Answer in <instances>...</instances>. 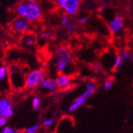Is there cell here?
<instances>
[{
  "mask_svg": "<svg viewBox=\"0 0 133 133\" xmlns=\"http://www.w3.org/2000/svg\"><path fill=\"white\" fill-rule=\"evenodd\" d=\"M81 4V0H56L57 6L69 17L75 16L78 13Z\"/></svg>",
  "mask_w": 133,
  "mask_h": 133,
  "instance_id": "8992f818",
  "label": "cell"
},
{
  "mask_svg": "<svg viewBox=\"0 0 133 133\" xmlns=\"http://www.w3.org/2000/svg\"><path fill=\"white\" fill-rule=\"evenodd\" d=\"M124 59L121 56V54H119L116 56L115 57V60H114V63H113V69H118L119 68H120L123 64H124Z\"/></svg>",
  "mask_w": 133,
  "mask_h": 133,
  "instance_id": "9a60e30c",
  "label": "cell"
},
{
  "mask_svg": "<svg viewBox=\"0 0 133 133\" xmlns=\"http://www.w3.org/2000/svg\"><path fill=\"white\" fill-rule=\"evenodd\" d=\"M38 43V38L34 33L27 32L22 36L21 45L26 49H32Z\"/></svg>",
  "mask_w": 133,
  "mask_h": 133,
  "instance_id": "4fadbf2b",
  "label": "cell"
},
{
  "mask_svg": "<svg viewBox=\"0 0 133 133\" xmlns=\"http://www.w3.org/2000/svg\"><path fill=\"white\" fill-rule=\"evenodd\" d=\"M74 62V55L69 47L65 45L57 46L54 53L53 66L59 74H70Z\"/></svg>",
  "mask_w": 133,
  "mask_h": 133,
  "instance_id": "7a4b0ae2",
  "label": "cell"
},
{
  "mask_svg": "<svg viewBox=\"0 0 133 133\" xmlns=\"http://www.w3.org/2000/svg\"><path fill=\"white\" fill-rule=\"evenodd\" d=\"M112 86H113V81L111 79H108L103 84V90L105 92L108 91L112 88Z\"/></svg>",
  "mask_w": 133,
  "mask_h": 133,
  "instance_id": "44dd1931",
  "label": "cell"
},
{
  "mask_svg": "<svg viewBox=\"0 0 133 133\" xmlns=\"http://www.w3.org/2000/svg\"><path fill=\"white\" fill-rule=\"evenodd\" d=\"M88 21H89V17L86 15H82L78 18V22L81 24V25H85V24L88 22Z\"/></svg>",
  "mask_w": 133,
  "mask_h": 133,
  "instance_id": "cb8c5ba5",
  "label": "cell"
},
{
  "mask_svg": "<svg viewBox=\"0 0 133 133\" xmlns=\"http://www.w3.org/2000/svg\"><path fill=\"white\" fill-rule=\"evenodd\" d=\"M7 119L6 118L3 117V116H0V129L3 128L4 127L6 126L7 124Z\"/></svg>",
  "mask_w": 133,
  "mask_h": 133,
  "instance_id": "d4e9b609",
  "label": "cell"
},
{
  "mask_svg": "<svg viewBox=\"0 0 133 133\" xmlns=\"http://www.w3.org/2000/svg\"><path fill=\"white\" fill-rule=\"evenodd\" d=\"M38 89L40 92L45 94H54L59 90L55 79L50 77H45L39 84Z\"/></svg>",
  "mask_w": 133,
  "mask_h": 133,
  "instance_id": "9c48e42d",
  "label": "cell"
},
{
  "mask_svg": "<svg viewBox=\"0 0 133 133\" xmlns=\"http://www.w3.org/2000/svg\"><path fill=\"white\" fill-rule=\"evenodd\" d=\"M38 41H42V42H46L49 39H50L51 38V34L50 31L48 30H44V31H42L39 35L38 36Z\"/></svg>",
  "mask_w": 133,
  "mask_h": 133,
  "instance_id": "2e32d148",
  "label": "cell"
},
{
  "mask_svg": "<svg viewBox=\"0 0 133 133\" xmlns=\"http://www.w3.org/2000/svg\"><path fill=\"white\" fill-rule=\"evenodd\" d=\"M54 122H55V120H54V119L52 118V117L45 118V119L42 120V124H41V126L43 127V128H48L52 127V126L54 124Z\"/></svg>",
  "mask_w": 133,
  "mask_h": 133,
  "instance_id": "ac0fdd59",
  "label": "cell"
},
{
  "mask_svg": "<svg viewBox=\"0 0 133 133\" xmlns=\"http://www.w3.org/2000/svg\"><path fill=\"white\" fill-rule=\"evenodd\" d=\"M96 91V84L93 81H87L84 85V90L80 94L78 97H77L72 104L68 108V113L72 114L76 112L77 109L83 106L86 103L87 100L89 99L91 96Z\"/></svg>",
  "mask_w": 133,
  "mask_h": 133,
  "instance_id": "277c9868",
  "label": "cell"
},
{
  "mask_svg": "<svg viewBox=\"0 0 133 133\" xmlns=\"http://www.w3.org/2000/svg\"><path fill=\"white\" fill-rule=\"evenodd\" d=\"M11 90L8 66L0 60V96H6Z\"/></svg>",
  "mask_w": 133,
  "mask_h": 133,
  "instance_id": "52a82bcc",
  "label": "cell"
},
{
  "mask_svg": "<svg viewBox=\"0 0 133 133\" xmlns=\"http://www.w3.org/2000/svg\"><path fill=\"white\" fill-rule=\"evenodd\" d=\"M41 124H34L33 125L29 126L26 131L25 133H38L40 128H41Z\"/></svg>",
  "mask_w": 133,
  "mask_h": 133,
  "instance_id": "e0dca14e",
  "label": "cell"
},
{
  "mask_svg": "<svg viewBox=\"0 0 133 133\" xmlns=\"http://www.w3.org/2000/svg\"><path fill=\"white\" fill-rule=\"evenodd\" d=\"M9 78L12 90L19 91L25 89V79L26 72L21 65L11 64L8 66Z\"/></svg>",
  "mask_w": 133,
  "mask_h": 133,
  "instance_id": "3957f363",
  "label": "cell"
},
{
  "mask_svg": "<svg viewBox=\"0 0 133 133\" xmlns=\"http://www.w3.org/2000/svg\"><path fill=\"white\" fill-rule=\"evenodd\" d=\"M42 105V99L40 96H35L32 98V101H31V106H32V108L34 110H38L40 107Z\"/></svg>",
  "mask_w": 133,
  "mask_h": 133,
  "instance_id": "5bb4252c",
  "label": "cell"
},
{
  "mask_svg": "<svg viewBox=\"0 0 133 133\" xmlns=\"http://www.w3.org/2000/svg\"><path fill=\"white\" fill-rule=\"evenodd\" d=\"M0 133H22V132L20 131H18V130L12 128L11 127L6 126L3 128L0 129Z\"/></svg>",
  "mask_w": 133,
  "mask_h": 133,
  "instance_id": "7402d4cb",
  "label": "cell"
},
{
  "mask_svg": "<svg viewBox=\"0 0 133 133\" xmlns=\"http://www.w3.org/2000/svg\"><path fill=\"white\" fill-rule=\"evenodd\" d=\"M15 113L14 105L6 96H0V116L9 119Z\"/></svg>",
  "mask_w": 133,
  "mask_h": 133,
  "instance_id": "30bf717a",
  "label": "cell"
},
{
  "mask_svg": "<svg viewBox=\"0 0 133 133\" xmlns=\"http://www.w3.org/2000/svg\"><path fill=\"white\" fill-rule=\"evenodd\" d=\"M101 69V65L98 64V63L94 64V65H92V70H93L94 72H99Z\"/></svg>",
  "mask_w": 133,
  "mask_h": 133,
  "instance_id": "484cf974",
  "label": "cell"
},
{
  "mask_svg": "<svg viewBox=\"0 0 133 133\" xmlns=\"http://www.w3.org/2000/svg\"><path fill=\"white\" fill-rule=\"evenodd\" d=\"M45 77V71L41 68L34 69L26 72L25 79V89L29 90L37 89L41 81Z\"/></svg>",
  "mask_w": 133,
  "mask_h": 133,
  "instance_id": "5b68a950",
  "label": "cell"
},
{
  "mask_svg": "<svg viewBox=\"0 0 133 133\" xmlns=\"http://www.w3.org/2000/svg\"><path fill=\"white\" fill-rule=\"evenodd\" d=\"M54 79L59 89H68L74 84V78L70 74H59Z\"/></svg>",
  "mask_w": 133,
  "mask_h": 133,
  "instance_id": "7c38bea8",
  "label": "cell"
},
{
  "mask_svg": "<svg viewBox=\"0 0 133 133\" xmlns=\"http://www.w3.org/2000/svg\"><path fill=\"white\" fill-rule=\"evenodd\" d=\"M121 54L124 61V62H133V53L129 51V50H124L122 53H120Z\"/></svg>",
  "mask_w": 133,
  "mask_h": 133,
  "instance_id": "d6986e66",
  "label": "cell"
},
{
  "mask_svg": "<svg viewBox=\"0 0 133 133\" xmlns=\"http://www.w3.org/2000/svg\"><path fill=\"white\" fill-rule=\"evenodd\" d=\"M65 30L70 34H75L77 32V27H76V25L74 23V22H70L69 24H67V25L65 26Z\"/></svg>",
  "mask_w": 133,
  "mask_h": 133,
  "instance_id": "ffe728a7",
  "label": "cell"
},
{
  "mask_svg": "<svg viewBox=\"0 0 133 133\" xmlns=\"http://www.w3.org/2000/svg\"><path fill=\"white\" fill-rule=\"evenodd\" d=\"M15 10L17 16L26 18L31 23L38 22L43 15V9L38 0H21Z\"/></svg>",
  "mask_w": 133,
  "mask_h": 133,
  "instance_id": "6da1fadb",
  "label": "cell"
},
{
  "mask_svg": "<svg viewBox=\"0 0 133 133\" xmlns=\"http://www.w3.org/2000/svg\"><path fill=\"white\" fill-rule=\"evenodd\" d=\"M124 27V20L122 15L116 14L114 18L108 22V30L113 34H118L120 31H122Z\"/></svg>",
  "mask_w": 133,
  "mask_h": 133,
  "instance_id": "8fae6325",
  "label": "cell"
},
{
  "mask_svg": "<svg viewBox=\"0 0 133 133\" xmlns=\"http://www.w3.org/2000/svg\"><path fill=\"white\" fill-rule=\"evenodd\" d=\"M10 27L15 34L23 35L24 34L30 31L31 22H30L26 18L17 16L11 22Z\"/></svg>",
  "mask_w": 133,
  "mask_h": 133,
  "instance_id": "ba28073f",
  "label": "cell"
},
{
  "mask_svg": "<svg viewBox=\"0 0 133 133\" xmlns=\"http://www.w3.org/2000/svg\"><path fill=\"white\" fill-rule=\"evenodd\" d=\"M70 22H71V20H70L69 16H68L65 14L63 15H62V17L60 18V22H61L62 26H63L64 27L67 25V24H69Z\"/></svg>",
  "mask_w": 133,
  "mask_h": 133,
  "instance_id": "603a6c76",
  "label": "cell"
},
{
  "mask_svg": "<svg viewBox=\"0 0 133 133\" xmlns=\"http://www.w3.org/2000/svg\"><path fill=\"white\" fill-rule=\"evenodd\" d=\"M104 6H105V5H104V3H103V4L101 3V4L100 5V8H101V9H103V8H104Z\"/></svg>",
  "mask_w": 133,
  "mask_h": 133,
  "instance_id": "4316f807",
  "label": "cell"
}]
</instances>
